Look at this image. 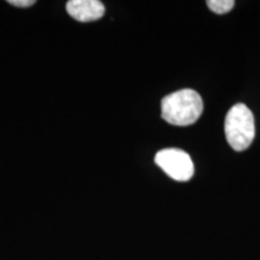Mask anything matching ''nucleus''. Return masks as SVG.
<instances>
[{"label":"nucleus","instance_id":"f257e3e1","mask_svg":"<svg viewBox=\"0 0 260 260\" xmlns=\"http://www.w3.org/2000/svg\"><path fill=\"white\" fill-rule=\"evenodd\" d=\"M203 110V99L193 89L177 90L161 100V118L172 125L193 124L199 119Z\"/></svg>","mask_w":260,"mask_h":260},{"label":"nucleus","instance_id":"f03ea898","mask_svg":"<svg viewBox=\"0 0 260 260\" xmlns=\"http://www.w3.org/2000/svg\"><path fill=\"white\" fill-rule=\"evenodd\" d=\"M225 136L228 144L235 151H245L253 142L255 135L254 117L245 104H236L225 118Z\"/></svg>","mask_w":260,"mask_h":260},{"label":"nucleus","instance_id":"7ed1b4c3","mask_svg":"<svg viewBox=\"0 0 260 260\" xmlns=\"http://www.w3.org/2000/svg\"><path fill=\"white\" fill-rule=\"evenodd\" d=\"M154 161L168 176L175 181H189L194 175L193 160L190 155L182 149H161L155 154Z\"/></svg>","mask_w":260,"mask_h":260},{"label":"nucleus","instance_id":"20e7f679","mask_svg":"<svg viewBox=\"0 0 260 260\" xmlns=\"http://www.w3.org/2000/svg\"><path fill=\"white\" fill-rule=\"evenodd\" d=\"M67 10L71 17L82 23L96 21L105 14V6L99 0H70Z\"/></svg>","mask_w":260,"mask_h":260},{"label":"nucleus","instance_id":"39448f33","mask_svg":"<svg viewBox=\"0 0 260 260\" xmlns=\"http://www.w3.org/2000/svg\"><path fill=\"white\" fill-rule=\"evenodd\" d=\"M207 5H209V8L213 12L218 15H223L229 12L234 8L235 2L234 0H209Z\"/></svg>","mask_w":260,"mask_h":260},{"label":"nucleus","instance_id":"423d86ee","mask_svg":"<svg viewBox=\"0 0 260 260\" xmlns=\"http://www.w3.org/2000/svg\"><path fill=\"white\" fill-rule=\"evenodd\" d=\"M9 4L17 6V8H28L35 4L34 0H10Z\"/></svg>","mask_w":260,"mask_h":260}]
</instances>
